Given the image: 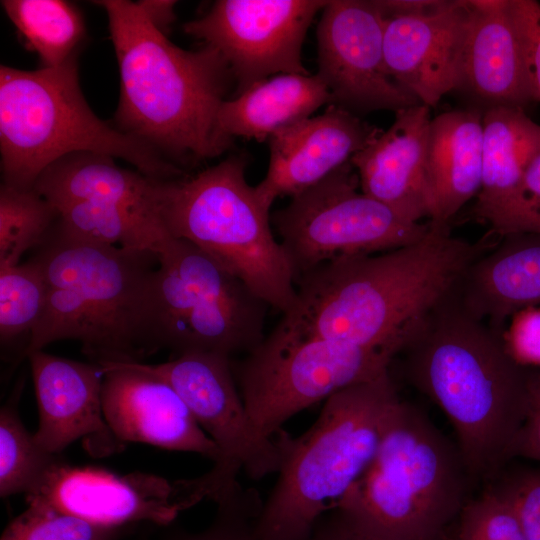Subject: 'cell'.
<instances>
[{
	"label": "cell",
	"mask_w": 540,
	"mask_h": 540,
	"mask_svg": "<svg viewBox=\"0 0 540 540\" xmlns=\"http://www.w3.org/2000/svg\"><path fill=\"white\" fill-rule=\"evenodd\" d=\"M504 333L468 311L455 286L411 325L398 353L408 381L448 418L474 484L510 463L529 410L536 369L511 356Z\"/></svg>",
	"instance_id": "1"
},
{
	"label": "cell",
	"mask_w": 540,
	"mask_h": 540,
	"mask_svg": "<svg viewBox=\"0 0 540 540\" xmlns=\"http://www.w3.org/2000/svg\"><path fill=\"white\" fill-rule=\"evenodd\" d=\"M493 245L430 224L407 246L336 259L302 275L296 304L281 319L305 333L397 356L411 325Z\"/></svg>",
	"instance_id": "2"
},
{
	"label": "cell",
	"mask_w": 540,
	"mask_h": 540,
	"mask_svg": "<svg viewBox=\"0 0 540 540\" xmlns=\"http://www.w3.org/2000/svg\"><path fill=\"white\" fill-rule=\"evenodd\" d=\"M108 17L121 92L118 129L178 160L202 161L224 153L217 116L232 77L212 47L185 50L170 42L139 3L94 1Z\"/></svg>",
	"instance_id": "3"
},
{
	"label": "cell",
	"mask_w": 540,
	"mask_h": 540,
	"mask_svg": "<svg viewBox=\"0 0 540 540\" xmlns=\"http://www.w3.org/2000/svg\"><path fill=\"white\" fill-rule=\"evenodd\" d=\"M31 258L43 271L48 298L22 357L62 340L79 342L97 364L141 362L157 352L155 253L80 241L51 229Z\"/></svg>",
	"instance_id": "4"
},
{
	"label": "cell",
	"mask_w": 540,
	"mask_h": 540,
	"mask_svg": "<svg viewBox=\"0 0 540 540\" xmlns=\"http://www.w3.org/2000/svg\"><path fill=\"white\" fill-rule=\"evenodd\" d=\"M401 401L389 370L330 396L302 435L279 430L278 476L256 520L259 540H309L375 458Z\"/></svg>",
	"instance_id": "5"
},
{
	"label": "cell",
	"mask_w": 540,
	"mask_h": 540,
	"mask_svg": "<svg viewBox=\"0 0 540 540\" xmlns=\"http://www.w3.org/2000/svg\"><path fill=\"white\" fill-rule=\"evenodd\" d=\"M472 485L457 444L402 400L375 458L332 509L377 540H440L454 535Z\"/></svg>",
	"instance_id": "6"
},
{
	"label": "cell",
	"mask_w": 540,
	"mask_h": 540,
	"mask_svg": "<svg viewBox=\"0 0 540 540\" xmlns=\"http://www.w3.org/2000/svg\"><path fill=\"white\" fill-rule=\"evenodd\" d=\"M3 183L32 188L60 158L93 152L120 158L158 180L185 176L157 149L101 120L79 85L77 54L57 67H0Z\"/></svg>",
	"instance_id": "7"
},
{
	"label": "cell",
	"mask_w": 540,
	"mask_h": 540,
	"mask_svg": "<svg viewBox=\"0 0 540 540\" xmlns=\"http://www.w3.org/2000/svg\"><path fill=\"white\" fill-rule=\"evenodd\" d=\"M246 167L244 155H231L193 176L164 181L160 219L171 237L209 254L286 314L296 304L294 274Z\"/></svg>",
	"instance_id": "8"
},
{
	"label": "cell",
	"mask_w": 540,
	"mask_h": 540,
	"mask_svg": "<svg viewBox=\"0 0 540 540\" xmlns=\"http://www.w3.org/2000/svg\"><path fill=\"white\" fill-rule=\"evenodd\" d=\"M269 305L209 254L171 238L158 255L153 291L156 350L246 355L265 338Z\"/></svg>",
	"instance_id": "9"
},
{
	"label": "cell",
	"mask_w": 540,
	"mask_h": 540,
	"mask_svg": "<svg viewBox=\"0 0 540 540\" xmlns=\"http://www.w3.org/2000/svg\"><path fill=\"white\" fill-rule=\"evenodd\" d=\"M386 349L362 348L300 331L282 319L241 359L234 377L247 413L268 439L298 412L390 370Z\"/></svg>",
	"instance_id": "10"
},
{
	"label": "cell",
	"mask_w": 540,
	"mask_h": 540,
	"mask_svg": "<svg viewBox=\"0 0 540 540\" xmlns=\"http://www.w3.org/2000/svg\"><path fill=\"white\" fill-rule=\"evenodd\" d=\"M358 188L350 161L272 214L295 282L333 260L407 246L429 231V222H407Z\"/></svg>",
	"instance_id": "11"
},
{
	"label": "cell",
	"mask_w": 540,
	"mask_h": 540,
	"mask_svg": "<svg viewBox=\"0 0 540 540\" xmlns=\"http://www.w3.org/2000/svg\"><path fill=\"white\" fill-rule=\"evenodd\" d=\"M128 363L171 385L216 444L220 459L209 472L221 492L238 482L241 470L253 480L277 473V445L254 427L234 377L232 358L188 352L158 364Z\"/></svg>",
	"instance_id": "12"
},
{
	"label": "cell",
	"mask_w": 540,
	"mask_h": 540,
	"mask_svg": "<svg viewBox=\"0 0 540 540\" xmlns=\"http://www.w3.org/2000/svg\"><path fill=\"white\" fill-rule=\"evenodd\" d=\"M324 0H218L186 22V34L214 48L241 93L282 73L309 74L302 63L306 32Z\"/></svg>",
	"instance_id": "13"
},
{
	"label": "cell",
	"mask_w": 540,
	"mask_h": 540,
	"mask_svg": "<svg viewBox=\"0 0 540 540\" xmlns=\"http://www.w3.org/2000/svg\"><path fill=\"white\" fill-rule=\"evenodd\" d=\"M25 499L27 504L125 528L142 521L167 525L181 511L208 499V492L202 476L170 481L144 472L118 475L59 459Z\"/></svg>",
	"instance_id": "14"
},
{
	"label": "cell",
	"mask_w": 540,
	"mask_h": 540,
	"mask_svg": "<svg viewBox=\"0 0 540 540\" xmlns=\"http://www.w3.org/2000/svg\"><path fill=\"white\" fill-rule=\"evenodd\" d=\"M384 25L375 0L327 1L316 32L317 75L329 91L330 105L356 115L421 104L388 74Z\"/></svg>",
	"instance_id": "15"
},
{
	"label": "cell",
	"mask_w": 540,
	"mask_h": 540,
	"mask_svg": "<svg viewBox=\"0 0 540 540\" xmlns=\"http://www.w3.org/2000/svg\"><path fill=\"white\" fill-rule=\"evenodd\" d=\"M99 365L104 371V416L120 443H145L219 461L218 447L171 385L128 362Z\"/></svg>",
	"instance_id": "16"
},
{
	"label": "cell",
	"mask_w": 540,
	"mask_h": 540,
	"mask_svg": "<svg viewBox=\"0 0 540 540\" xmlns=\"http://www.w3.org/2000/svg\"><path fill=\"white\" fill-rule=\"evenodd\" d=\"M39 412L36 442L59 455L84 439L94 456L116 452L123 446L109 428L103 412V368L55 356L43 350L27 355Z\"/></svg>",
	"instance_id": "17"
},
{
	"label": "cell",
	"mask_w": 540,
	"mask_h": 540,
	"mask_svg": "<svg viewBox=\"0 0 540 540\" xmlns=\"http://www.w3.org/2000/svg\"><path fill=\"white\" fill-rule=\"evenodd\" d=\"M381 129L355 114L329 105L275 133L269 140V164L255 186L267 208L281 197L290 198L325 179L369 145Z\"/></svg>",
	"instance_id": "18"
},
{
	"label": "cell",
	"mask_w": 540,
	"mask_h": 540,
	"mask_svg": "<svg viewBox=\"0 0 540 540\" xmlns=\"http://www.w3.org/2000/svg\"><path fill=\"white\" fill-rule=\"evenodd\" d=\"M456 83L470 108L524 109L534 101L521 41L508 0H469Z\"/></svg>",
	"instance_id": "19"
},
{
	"label": "cell",
	"mask_w": 540,
	"mask_h": 540,
	"mask_svg": "<svg viewBox=\"0 0 540 540\" xmlns=\"http://www.w3.org/2000/svg\"><path fill=\"white\" fill-rule=\"evenodd\" d=\"M468 17V1L449 0L433 13L385 19L388 74L429 108L454 90Z\"/></svg>",
	"instance_id": "20"
},
{
	"label": "cell",
	"mask_w": 540,
	"mask_h": 540,
	"mask_svg": "<svg viewBox=\"0 0 540 540\" xmlns=\"http://www.w3.org/2000/svg\"><path fill=\"white\" fill-rule=\"evenodd\" d=\"M430 110L419 104L395 112L392 125L351 158L360 190L411 223L430 216Z\"/></svg>",
	"instance_id": "21"
},
{
	"label": "cell",
	"mask_w": 540,
	"mask_h": 540,
	"mask_svg": "<svg viewBox=\"0 0 540 540\" xmlns=\"http://www.w3.org/2000/svg\"><path fill=\"white\" fill-rule=\"evenodd\" d=\"M456 289L468 311L505 332L515 313L540 306V233L501 237L470 264Z\"/></svg>",
	"instance_id": "22"
},
{
	"label": "cell",
	"mask_w": 540,
	"mask_h": 540,
	"mask_svg": "<svg viewBox=\"0 0 540 540\" xmlns=\"http://www.w3.org/2000/svg\"><path fill=\"white\" fill-rule=\"evenodd\" d=\"M540 150V124L521 108L483 113L482 181L474 214L501 237L516 233L524 173Z\"/></svg>",
	"instance_id": "23"
},
{
	"label": "cell",
	"mask_w": 540,
	"mask_h": 540,
	"mask_svg": "<svg viewBox=\"0 0 540 540\" xmlns=\"http://www.w3.org/2000/svg\"><path fill=\"white\" fill-rule=\"evenodd\" d=\"M483 112L455 109L432 118L427 170L431 210L429 223L449 226L474 196L482 181Z\"/></svg>",
	"instance_id": "24"
},
{
	"label": "cell",
	"mask_w": 540,
	"mask_h": 540,
	"mask_svg": "<svg viewBox=\"0 0 540 540\" xmlns=\"http://www.w3.org/2000/svg\"><path fill=\"white\" fill-rule=\"evenodd\" d=\"M163 181L122 168L112 156L77 152L48 166L32 188L54 207L91 201L123 206L160 219Z\"/></svg>",
	"instance_id": "25"
},
{
	"label": "cell",
	"mask_w": 540,
	"mask_h": 540,
	"mask_svg": "<svg viewBox=\"0 0 540 540\" xmlns=\"http://www.w3.org/2000/svg\"><path fill=\"white\" fill-rule=\"evenodd\" d=\"M326 104H331V97L317 74H277L225 100L217 127L230 140L242 137L263 142Z\"/></svg>",
	"instance_id": "26"
},
{
	"label": "cell",
	"mask_w": 540,
	"mask_h": 540,
	"mask_svg": "<svg viewBox=\"0 0 540 540\" xmlns=\"http://www.w3.org/2000/svg\"><path fill=\"white\" fill-rule=\"evenodd\" d=\"M55 208L52 229L80 241L151 251L158 256L172 238L158 217L123 206L75 201Z\"/></svg>",
	"instance_id": "27"
},
{
	"label": "cell",
	"mask_w": 540,
	"mask_h": 540,
	"mask_svg": "<svg viewBox=\"0 0 540 540\" xmlns=\"http://www.w3.org/2000/svg\"><path fill=\"white\" fill-rule=\"evenodd\" d=\"M5 13L38 54L43 67H57L77 52L86 36L79 8L63 0H4Z\"/></svg>",
	"instance_id": "28"
},
{
	"label": "cell",
	"mask_w": 540,
	"mask_h": 540,
	"mask_svg": "<svg viewBox=\"0 0 540 540\" xmlns=\"http://www.w3.org/2000/svg\"><path fill=\"white\" fill-rule=\"evenodd\" d=\"M57 209L33 188L0 186V267L20 263L49 235Z\"/></svg>",
	"instance_id": "29"
},
{
	"label": "cell",
	"mask_w": 540,
	"mask_h": 540,
	"mask_svg": "<svg viewBox=\"0 0 540 540\" xmlns=\"http://www.w3.org/2000/svg\"><path fill=\"white\" fill-rule=\"evenodd\" d=\"M15 398L14 396L10 398L0 410V496L2 498L19 493L26 495L31 492L60 459L58 455L41 448L34 434L25 428L14 403Z\"/></svg>",
	"instance_id": "30"
},
{
	"label": "cell",
	"mask_w": 540,
	"mask_h": 540,
	"mask_svg": "<svg viewBox=\"0 0 540 540\" xmlns=\"http://www.w3.org/2000/svg\"><path fill=\"white\" fill-rule=\"evenodd\" d=\"M48 287L40 265L27 262L0 267V341L6 345L30 334L46 307Z\"/></svg>",
	"instance_id": "31"
},
{
	"label": "cell",
	"mask_w": 540,
	"mask_h": 540,
	"mask_svg": "<svg viewBox=\"0 0 540 540\" xmlns=\"http://www.w3.org/2000/svg\"><path fill=\"white\" fill-rule=\"evenodd\" d=\"M123 527L105 526L40 504L28 507L3 530L0 540H117Z\"/></svg>",
	"instance_id": "32"
},
{
	"label": "cell",
	"mask_w": 540,
	"mask_h": 540,
	"mask_svg": "<svg viewBox=\"0 0 540 540\" xmlns=\"http://www.w3.org/2000/svg\"><path fill=\"white\" fill-rule=\"evenodd\" d=\"M454 540H526L510 503L492 488L472 497L463 507Z\"/></svg>",
	"instance_id": "33"
},
{
	"label": "cell",
	"mask_w": 540,
	"mask_h": 540,
	"mask_svg": "<svg viewBox=\"0 0 540 540\" xmlns=\"http://www.w3.org/2000/svg\"><path fill=\"white\" fill-rule=\"evenodd\" d=\"M262 502L255 490L238 481L215 501L217 510L210 525L182 540H259L256 520Z\"/></svg>",
	"instance_id": "34"
},
{
	"label": "cell",
	"mask_w": 540,
	"mask_h": 540,
	"mask_svg": "<svg viewBox=\"0 0 540 540\" xmlns=\"http://www.w3.org/2000/svg\"><path fill=\"white\" fill-rule=\"evenodd\" d=\"M488 486L513 507L526 540H540V469L505 466Z\"/></svg>",
	"instance_id": "35"
},
{
	"label": "cell",
	"mask_w": 540,
	"mask_h": 540,
	"mask_svg": "<svg viewBox=\"0 0 540 540\" xmlns=\"http://www.w3.org/2000/svg\"><path fill=\"white\" fill-rule=\"evenodd\" d=\"M508 9L521 41L534 101L540 102V3L508 0Z\"/></svg>",
	"instance_id": "36"
},
{
	"label": "cell",
	"mask_w": 540,
	"mask_h": 540,
	"mask_svg": "<svg viewBox=\"0 0 540 540\" xmlns=\"http://www.w3.org/2000/svg\"><path fill=\"white\" fill-rule=\"evenodd\" d=\"M504 339L511 356L526 367H540V307L515 313L506 327Z\"/></svg>",
	"instance_id": "37"
},
{
	"label": "cell",
	"mask_w": 540,
	"mask_h": 540,
	"mask_svg": "<svg viewBox=\"0 0 540 540\" xmlns=\"http://www.w3.org/2000/svg\"><path fill=\"white\" fill-rule=\"evenodd\" d=\"M540 233V150L530 161L519 194L516 233Z\"/></svg>",
	"instance_id": "38"
},
{
	"label": "cell",
	"mask_w": 540,
	"mask_h": 540,
	"mask_svg": "<svg viewBox=\"0 0 540 540\" xmlns=\"http://www.w3.org/2000/svg\"><path fill=\"white\" fill-rule=\"evenodd\" d=\"M516 457L540 462V371L536 370L531 384L529 410L509 452L510 462Z\"/></svg>",
	"instance_id": "39"
},
{
	"label": "cell",
	"mask_w": 540,
	"mask_h": 540,
	"mask_svg": "<svg viewBox=\"0 0 540 540\" xmlns=\"http://www.w3.org/2000/svg\"><path fill=\"white\" fill-rule=\"evenodd\" d=\"M309 540H377L350 526L335 510L327 511L317 522ZM454 540V535L440 539Z\"/></svg>",
	"instance_id": "40"
},
{
	"label": "cell",
	"mask_w": 540,
	"mask_h": 540,
	"mask_svg": "<svg viewBox=\"0 0 540 540\" xmlns=\"http://www.w3.org/2000/svg\"><path fill=\"white\" fill-rule=\"evenodd\" d=\"M449 0H375L384 18L417 16L445 7Z\"/></svg>",
	"instance_id": "41"
},
{
	"label": "cell",
	"mask_w": 540,
	"mask_h": 540,
	"mask_svg": "<svg viewBox=\"0 0 540 540\" xmlns=\"http://www.w3.org/2000/svg\"><path fill=\"white\" fill-rule=\"evenodd\" d=\"M138 3L150 21L163 33L175 19L176 1L144 0Z\"/></svg>",
	"instance_id": "42"
}]
</instances>
